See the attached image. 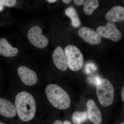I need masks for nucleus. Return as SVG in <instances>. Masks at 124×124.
Returning <instances> with one entry per match:
<instances>
[{
	"label": "nucleus",
	"instance_id": "f257e3e1",
	"mask_svg": "<svg viewBox=\"0 0 124 124\" xmlns=\"http://www.w3.org/2000/svg\"><path fill=\"white\" fill-rule=\"evenodd\" d=\"M17 112L20 119L27 122L32 119L36 111V103L30 93L23 91L16 95L15 101Z\"/></svg>",
	"mask_w": 124,
	"mask_h": 124
},
{
	"label": "nucleus",
	"instance_id": "f03ea898",
	"mask_svg": "<svg viewBox=\"0 0 124 124\" xmlns=\"http://www.w3.org/2000/svg\"><path fill=\"white\" fill-rule=\"evenodd\" d=\"M45 92L49 101L54 107L64 110L68 108L70 106V98L69 94L57 85H48Z\"/></svg>",
	"mask_w": 124,
	"mask_h": 124
},
{
	"label": "nucleus",
	"instance_id": "7ed1b4c3",
	"mask_svg": "<svg viewBox=\"0 0 124 124\" xmlns=\"http://www.w3.org/2000/svg\"><path fill=\"white\" fill-rule=\"evenodd\" d=\"M96 93L100 104L108 107L113 103L115 97V90L110 81L106 78L99 80L98 82Z\"/></svg>",
	"mask_w": 124,
	"mask_h": 124
},
{
	"label": "nucleus",
	"instance_id": "20e7f679",
	"mask_svg": "<svg viewBox=\"0 0 124 124\" xmlns=\"http://www.w3.org/2000/svg\"><path fill=\"white\" fill-rule=\"evenodd\" d=\"M68 68L73 71L79 70L84 64V56L79 48L73 45L67 46L64 51Z\"/></svg>",
	"mask_w": 124,
	"mask_h": 124
},
{
	"label": "nucleus",
	"instance_id": "39448f33",
	"mask_svg": "<svg viewBox=\"0 0 124 124\" xmlns=\"http://www.w3.org/2000/svg\"><path fill=\"white\" fill-rule=\"evenodd\" d=\"M27 37L31 44L39 48H43L48 44V40L42 35V29L39 26L32 27L28 32Z\"/></svg>",
	"mask_w": 124,
	"mask_h": 124
},
{
	"label": "nucleus",
	"instance_id": "423d86ee",
	"mask_svg": "<svg viewBox=\"0 0 124 124\" xmlns=\"http://www.w3.org/2000/svg\"><path fill=\"white\" fill-rule=\"evenodd\" d=\"M96 32L101 36L114 42L119 41L122 38V34L116 24L110 22L107 23L106 26L98 27Z\"/></svg>",
	"mask_w": 124,
	"mask_h": 124
},
{
	"label": "nucleus",
	"instance_id": "0eeeda50",
	"mask_svg": "<svg viewBox=\"0 0 124 124\" xmlns=\"http://www.w3.org/2000/svg\"><path fill=\"white\" fill-rule=\"evenodd\" d=\"M78 33L82 39L89 44L97 45L101 43V36L91 28L82 27L78 31Z\"/></svg>",
	"mask_w": 124,
	"mask_h": 124
},
{
	"label": "nucleus",
	"instance_id": "6e6552de",
	"mask_svg": "<svg viewBox=\"0 0 124 124\" xmlns=\"http://www.w3.org/2000/svg\"><path fill=\"white\" fill-rule=\"evenodd\" d=\"M18 75L24 85L31 86L35 84L38 81V77L34 71L24 66H21L18 68Z\"/></svg>",
	"mask_w": 124,
	"mask_h": 124
},
{
	"label": "nucleus",
	"instance_id": "1a4fd4ad",
	"mask_svg": "<svg viewBox=\"0 0 124 124\" xmlns=\"http://www.w3.org/2000/svg\"><path fill=\"white\" fill-rule=\"evenodd\" d=\"M88 119L94 124H101L102 117L101 112L93 100L90 99L86 104Z\"/></svg>",
	"mask_w": 124,
	"mask_h": 124
},
{
	"label": "nucleus",
	"instance_id": "9d476101",
	"mask_svg": "<svg viewBox=\"0 0 124 124\" xmlns=\"http://www.w3.org/2000/svg\"><path fill=\"white\" fill-rule=\"evenodd\" d=\"M52 58L56 67L60 70L66 71L67 69V59L63 49L58 46L52 54Z\"/></svg>",
	"mask_w": 124,
	"mask_h": 124
},
{
	"label": "nucleus",
	"instance_id": "9b49d317",
	"mask_svg": "<svg viewBox=\"0 0 124 124\" xmlns=\"http://www.w3.org/2000/svg\"><path fill=\"white\" fill-rule=\"evenodd\" d=\"M15 105L11 102L5 99L0 98V114L5 117L11 118L17 114Z\"/></svg>",
	"mask_w": 124,
	"mask_h": 124
},
{
	"label": "nucleus",
	"instance_id": "f8f14e48",
	"mask_svg": "<svg viewBox=\"0 0 124 124\" xmlns=\"http://www.w3.org/2000/svg\"><path fill=\"white\" fill-rule=\"evenodd\" d=\"M106 18L110 22H117L124 21V8L121 6H116L112 8L107 13Z\"/></svg>",
	"mask_w": 124,
	"mask_h": 124
},
{
	"label": "nucleus",
	"instance_id": "ddd939ff",
	"mask_svg": "<svg viewBox=\"0 0 124 124\" xmlns=\"http://www.w3.org/2000/svg\"><path fill=\"white\" fill-rule=\"evenodd\" d=\"M18 53V49L13 47L5 38L0 39V55L11 57L16 56Z\"/></svg>",
	"mask_w": 124,
	"mask_h": 124
},
{
	"label": "nucleus",
	"instance_id": "4468645a",
	"mask_svg": "<svg viewBox=\"0 0 124 124\" xmlns=\"http://www.w3.org/2000/svg\"><path fill=\"white\" fill-rule=\"evenodd\" d=\"M74 1L77 5H84V12L88 15L92 14L99 6L97 0H75Z\"/></svg>",
	"mask_w": 124,
	"mask_h": 124
},
{
	"label": "nucleus",
	"instance_id": "2eb2a0df",
	"mask_svg": "<svg viewBox=\"0 0 124 124\" xmlns=\"http://www.w3.org/2000/svg\"><path fill=\"white\" fill-rule=\"evenodd\" d=\"M65 14L71 19L72 24L73 27L78 28L81 26V22L77 12L74 7H70L66 9Z\"/></svg>",
	"mask_w": 124,
	"mask_h": 124
},
{
	"label": "nucleus",
	"instance_id": "dca6fc26",
	"mask_svg": "<svg viewBox=\"0 0 124 124\" xmlns=\"http://www.w3.org/2000/svg\"><path fill=\"white\" fill-rule=\"evenodd\" d=\"M88 119L86 111L83 112L76 111L73 113L72 120L75 124H81L86 121Z\"/></svg>",
	"mask_w": 124,
	"mask_h": 124
},
{
	"label": "nucleus",
	"instance_id": "f3484780",
	"mask_svg": "<svg viewBox=\"0 0 124 124\" xmlns=\"http://www.w3.org/2000/svg\"><path fill=\"white\" fill-rule=\"evenodd\" d=\"M17 1L16 0H0V5L9 7H14L16 5Z\"/></svg>",
	"mask_w": 124,
	"mask_h": 124
},
{
	"label": "nucleus",
	"instance_id": "a211bd4d",
	"mask_svg": "<svg viewBox=\"0 0 124 124\" xmlns=\"http://www.w3.org/2000/svg\"><path fill=\"white\" fill-rule=\"evenodd\" d=\"M121 96L122 98V101L123 102L124 101V86H123L122 88V91H121Z\"/></svg>",
	"mask_w": 124,
	"mask_h": 124
},
{
	"label": "nucleus",
	"instance_id": "6ab92c4d",
	"mask_svg": "<svg viewBox=\"0 0 124 124\" xmlns=\"http://www.w3.org/2000/svg\"><path fill=\"white\" fill-rule=\"evenodd\" d=\"M63 122L62 120H57L55 121L54 124H63Z\"/></svg>",
	"mask_w": 124,
	"mask_h": 124
},
{
	"label": "nucleus",
	"instance_id": "aec40b11",
	"mask_svg": "<svg viewBox=\"0 0 124 124\" xmlns=\"http://www.w3.org/2000/svg\"><path fill=\"white\" fill-rule=\"evenodd\" d=\"M62 1L66 4H69L71 1V0H63Z\"/></svg>",
	"mask_w": 124,
	"mask_h": 124
},
{
	"label": "nucleus",
	"instance_id": "412c9836",
	"mask_svg": "<svg viewBox=\"0 0 124 124\" xmlns=\"http://www.w3.org/2000/svg\"><path fill=\"white\" fill-rule=\"evenodd\" d=\"M63 124H72L70 121H69L66 120L64 122H63Z\"/></svg>",
	"mask_w": 124,
	"mask_h": 124
},
{
	"label": "nucleus",
	"instance_id": "4be33fe9",
	"mask_svg": "<svg viewBox=\"0 0 124 124\" xmlns=\"http://www.w3.org/2000/svg\"><path fill=\"white\" fill-rule=\"evenodd\" d=\"M47 1L49 3H53V2H56L57 0H48Z\"/></svg>",
	"mask_w": 124,
	"mask_h": 124
},
{
	"label": "nucleus",
	"instance_id": "5701e85b",
	"mask_svg": "<svg viewBox=\"0 0 124 124\" xmlns=\"http://www.w3.org/2000/svg\"><path fill=\"white\" fill-rule=\"evenodd\" d=\"M4 9V7L1 5H0V11H2Z\"/></svg>",
	"mask_w": 124,
	"mask_h": 124
},
{
	"label": "nucleus",
	"instance_id": "b1692460",
	"mask_svg": "<svg viewBox=\"0 0 124 124\" xmlns=\"http://www.w3.org/2000/svg\"><path fill=\"white\" fill-rule=\"evenodd\" d=\"M0 124H4V123H2V122H0Z\"/></svg>",
	"mask_w": 124,
	"mask_h": 124
},
{
	"label": "nucleus",
	"instance_id": "393cba45",
	"mask_svg": "<svg viewBox=\"0 0 124 124\" xmlns=\"http://www.w3.org/2000/svg\"><path fill=\"white\" fill-rule=\"evenodd\" d=\"M124 124V122H122V123H121V124Z\"/></svg>",
	"mask_w": 124,
	"mask_h": 124
}]
</instances>
